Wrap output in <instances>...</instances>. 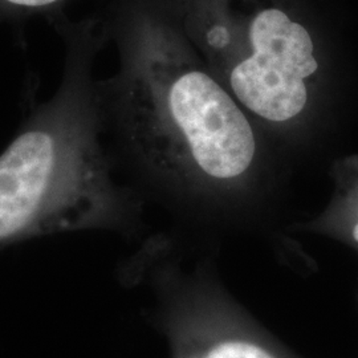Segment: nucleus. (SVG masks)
<instances>
[{
    "label": "nucleus",
    "instance_id": "obj_6",
    "mask_svg": "<svg viewBox=\"0 0 358 358\" xmlns=\"http://www.w3.org/2000/svg\"><path fill=\"white\" fill-rule=\"evenodd\" d=\"M7 6H13L17 8L26 10H36V8H45L59 3L60 0H1Z\"/></svg>",
    "mask_w": 358,
    "mask_h": 358
},
{
    "label": "nucleus",
    "instance_id": "obj_7",
    "mask_svg": "<svg viewBox=\"0 0 358 358\" xmlns=\"http://www.w3.org/2000/svg\"><path fill=\"white\" fill-rule=\"evenodd\" d=\"M357 304H358V296H357Z\"/></svg>",
    "mask_w": 358,
    "mask_h": 358
},
{
    "label": "nucleus",
    "instance_id": "obj_3",
    "mask_svg": "<svg viewBox=\"0 0 358 358\" xmlns=\"http://www.w3.org/2000/svg\"><path fill=\"white\" fill-rule=\"evenodd\" d=\"M205 15L235 28L241 56L230 88L238 101L264 121L285 124L308 103V78L319 69L307 26L280 0H208Z\"/></svg>",
    "mask_w": 358,
    "mask_h": 358
},
{
    "label": "nucleus",
    "instance_id": "obj_5",
    "mask_svg": "<svg viewBox=\"0 0 358 358\" xmlns=\"http://www.w3.org/2000/svg\"><path fill=\"white\" fill-rule=\"evenodd\" d=\"M322 226L327 230L334 231L344 236L358 251V195L355 201H348L345 205L340 206L332 215L325 217V220H322Z\"/></svg>",
    "mask_w": 358,
    "mask_h": 358
},
{
    "label": "nucleus",
    "instance_id": "obj_4",
    "mask_svg": "<svg viewBox=\"0 0 358 358\" xmlns=\"http://www.w3.org/2000/svg\"><path fill=\"white\" fill-rule=\"evenodd\" d=\"M150 273L154 320L171 358H304L238 303L210 263L186 269L165 262Z\"/></svg>",
    "mask_w": 358,
    "mask_h": 358
},
{
    "label": "nucleus",
    "instance_id": "obj_1",
    "mask_svg": "<svg viewBox=\"0 0 358 358\" xmlns=\"http://www.w3.org/2000/svg\"><path fill=\"white\" fill-rule=\"evenodd\" d=\"M96 41L71 35L59 87L0 154V248L66 231L120 227L131 206L112 182L100 143Z\"/></svg>",
    "mask_w": 358,
    "mask_h": 358
},
{
    "label": "nucleus",
    "instance_id": "obj_2",
    "mask_svg": "<svg viewBox=\"0 0 358 358\" xmlns=\"http://www.w3.org/2000/svg\"><path fill=\"white\" fill-rule=\"evenodd\" d=\"M125 38L122 72L109 92L100 90L146 169L158 177L182 146L214 183L242 178L255 159L256 140L234 97L203 71L178 66L173 32L158 15L137 13Z\"/></svg>",
    "mask_w": 358,
    "mask_h": 358
}]
</instances>
